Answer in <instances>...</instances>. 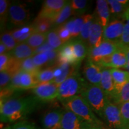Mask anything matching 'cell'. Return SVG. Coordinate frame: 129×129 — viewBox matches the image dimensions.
Returning a JSON list of instances; mask_svg holds the SVG:
<instances>
[{
  "label": "cell",
  "instance_id": "obj_1",
  "mask_svg": "<svg viewBox=\"0 0 129 129\" xmlns=\"http://www.w3.org/2000/svg\"><path fill=\"white\" fill-rule=\"evenodd\" d=\"M43 102L34 96L13 97L1 99L0 117L3 122H15L23 121L40 107Z\"/></svg>",
  "mask_w": 129,
  "mask_h": 129
},
{
  "label": "cell",
  "instance_id": "obj_2",
  "mask_svg": "<svg viewBox=\"0 0 129 129\" xmlns=\"http://www.w3.org/2000/svg\"><path fill=\"white\" fill-rule=\"evenodd\" d=\"M65 109L73 112L94 129H102L103 122L96 117L87 102L81 95L61 102Z\"/></svg>",
  "mask_w": 129,
  "mask_h": 129
},
{
  "label": "cell",
  "instance_id": "obj_3",
  "mask_svg": "<svg viewBox=\"0 0 129 129\" xmlns=\"http://www.w3.org/2000/svg\"><path fill=\"white\" fill-rule=\"evenodd\" d=\"M96 113L102 118L104 107L107 102V96L100 85L87 83L80 94Z\"/></svg>",
  "mask_w": 129,
  "mask_h": 129
},
{
  "label": "cell",
  "instance_id": "obj_4",
  "mask_svg": "<svg viewBox=\"0 0 129 129\" xmlns=\"http://www.w3.org/2000/svg\"><path fill=\"white\" fill-rule=\"evenodd\" d=\"M87 83L80 73L75 72L59 85L57 99L62 102L80 95Z\"/></svg>",
  "mask_w": 129,
  "mask_h": 129
},
{
  "label": "cell",
  "instance_id": "obj_5",
  "mask_svg": "<svg viewBox=\"0 0 129 129\" xmlns=\"http://www.w3.org/2000/svg\"><path fill=\"white\" fill-rule=\"evenodd\" d=\"M30 18L29 9L25 3H11L9 9V22L18 27L27 25Z\"/></svg>",
  "mask_w": 129,
  "mask_h": 129
},
{
  "label": "cell",
  "instance_id": "obj_6",
  "mask_svg": "<svg viewBox=\"0 0 129 129\" xmlns=\"http://www.w3.org/2000/svg\"><path fill=\"white\" fill-rule=\"evenodd\" d=\"M39 83L35 75L20 70L13 75L7 88L14 92L19 90L33 89Z\"/></svg>",
  "mask_w": 129,
  "mask_h": 129
},
{
  "label": "cell",
  "instance_id": "obj_7",
  "mask_svg": "<svg viewBox=\"0 0 129 129\" xmlns=\"http://www.w3.org/2000/svg\"><path fill=\"white\" fill-rule=\"evenodd\" d=\"M120 48L119 43L104 40L100 46L88 49V58L96 63L99 64L101 60L112 55Z\"/></svg>",
  "mask_w": 129,
  "mask_h": 129
},
{
  "label": "cell",
  "instance_id": "obj_8",
  "mask_svg": "<svg viewBox=\"0 0 129 129\" xmlns=\"http://www.w3.org/2000/svg\"><path fill=\"white\" fill-rule=\"evenodd\" d=\"M102 118L109 128L122 129L121 115L119 105L109 99L104 107Z\"/></svg>",
  "mask_w": 129,
  "mask_h": 129
},
{
  "label": "cell",
  "instance_id": "obj_9",
  "mask_svg": "<svg viewBox=\"0 0 129 129\" xmlns=\"http://www.w3.org/2000/svg\"><path fill=\"white\" fill-rule=\"evenodd\" d=\"M32 92L42 102H50L58 98L59 85L53 82L40 84L32 89Z\"/></svg>",
  "mask_w": 129,
  "mask_h": 129
},
{
  "label": "cell",
  "instance_id": "obj_10",
  "mask_svg": "<svg viewBox=\"0 0 129 129\" xmlns=\"http://www.w3.org/2000/svg\"><path fill=\"white\" fill-rule=\"evenodd\" d=\"M68 1L46 0L43 3L41 10L36 18L51 20L62 10Z\"/></svg>",
  "mask_w": 129,
  "mask_h": 129
},
{
  "label": "cell",
  "instance_id": "obj_11",
  "mask_svg": "<svg viewBox=\"0 0 129 129\" xmlns=\"http://www.w3.org/2000/svg\"><path fill=\"white\" fill-rule=\"evenodd\" d=\"M62 129H94L73 112L65 109L62 119Z\"/></svg>",
  "mask_w": 129,
  "mask_h": 129
},
{
  "label": "cell",
  "instance_id": "obj_12",
  "mask_svg": "<svg viewBox=\"0 0 129 129\" xmlns=\"http://www.w3.org/2000/svg\"><path fill=\"white\" fill-rule=\"evenodd\" d=\"M124 20L114 19L104 29V40L119 43L125 25Z\"/></svg>",
  "mask_w": 129,
  "mask_h": 129
},
{
  "label": "cell",
  "instance_id": "obj_13",
  "mask_svg": "<svg viewBox=\"0 0 129 129\" xmlns=\"http://www.w3.org/2000/svg\"><path fill=\"white\" fill-rule=\"evenodd\" d=\"M102 68L101 65L96 63L89 58H87L84 67L83 74L85 78L89 84L100 85Z\"/></svg>",
  "mask_w": 129,
  "mask_h": 129
},
{
  "label": "cell",
  "instance_id": "obj_14",
  "mask_svg": "<svg viewBox=\"0 0 129 129\" xmlns=\"http://www.w3.org/2000/svg\"><path fill=\"white\" fill-rule=\"evenodd\" d=\"M63 110L53 109L45 113L41 118V123L44 129H62V119Z\"/></svg>",
  "mask_w": 129,
  "mask_h": 129
},
{
  "label": "cell",
  "instance_id": "obj_15",
  "mask_svg": "<svg viewBox=\"0 0 129 129\" xmlns=\"http://www.w3.org/2000/svg\"><path fill=\"white\" fill-rule=\"evenodd\" d=\"M127 64V57L124 51L121 47L114 54L105 58L101 60L99 64L102 67L109 68H124Z\"/></svg>",
  "mask_w": 129,
  "mask_h": 129
},
{
  "label": "cell",
  "instance_id": "obj_16",
  "mask_svg": "<svg viewBox=\"0 0 129 129\" xmlns=\"http://www.w3.org/2000/svg\"><path fill=\"white\" fill-rule=\"evenodd\" d=\"M100 86L107 96L108 99L112 101L115 96V85L111 72V68H102V78Z\"/></svg>",
  "mask_w": 129,
  "mask_h": 129
},
{
  "label": "cell",
  "instance_id": "obj_17",
  "mask_svg": "<svg viewBox=\"0 0 129 129\" xmlns=\"http://www.w3.org/2000/svg\"><path fill=\"white\" fill-rule=\"evenodd\" d=\"M56 63H68L79 67L74 55L71 41L64 43L58 50L57 61Z\"/></svg>",
  "mask_w": 129,
  "mask_h": 129
},
{
  "label": "cell",
  "instance_id": "obj_18",
  "mask_svg": "<svg viewBox=\"0 0 129 129\" xmlns=\"http://www.w3.org/2000/svg\"><path fill=\"white\" fill-rule=\"evenodd\" d=\"M104 27L95 18L90 30L87 43L88 49L95 48L100 46L104 41Z\"/></svg>",
  "mask_w": 129,
  "mask_h": 129
},
{
  "label": "cell",
  "instance_id": "obj_19",
  "mask_svg": "<svg viewBox=\"0 0 129 129\" xmlns=\"http://www.w3.org/2000/svg\"><path fill=\"white\" fill-rule=\"evenodd\" d=\"M78 67L68 63H56L55 64V78L53 83L59 85L66 79L78 71Z\"/></svg>",
  "mask_w": 129,
  "mask_h": 129
},
{
  "label": "cell",
  "instance_id": "obj_20",
  "mask_svg": "<svg viewBox=\"0 0 129 129\" xmlns=\"http://www.w3.org/2000/svg\"><path fill=\"white\" fill-rule=\"evenodd\" d=\"M96 19L100 22L104 28L110 22L111 10L108 1L98 0L96 1Z\"/></svg>",
  "mask_w": 129,
  "mask_h": 129
},
{
  "label": "cell",
  "instance_id": "obj_21",
  "mask_svg": "<svg viewBox=\"0 0 129 129\" xmlns=\"http://www.w3.org/2000/svg\"><path fill=\"white\" fill-rule=\"evenodd\" d=\"M111 72L114 80L115 91V96L111 101L112 102L121 90L124 85L129 81V72L126 70L115 68H111Z\"/></svg>",
  "mask_w": 129,
  "mask_h": 129
},
{
  "label": "cell",
  "instance_id": "obj_22",
  "mask_svg": "<svg viewBox=\"0 0 129 129\" xmlns=\"http://www.w3.org/2000/svg\"><path fill=\"white\" fill-rule=\"evenodd\" d=\"M35 50L26 43L19 44L10 53L16 60L22 61L35 55Z\"/></svg>",
  "mask_w": 129,
  "mask_h": 129
},
{
  "label": "cell",
  "instance_id": "obj_23",
  "mask_svg": "<svg viewBox=\"0 0 129 129\" xmlns=\"http://www.w3.org/2000/svg\"><path fill=\"white\" fill-rule=\"evenodd\" d=\"M71 43L77 62L80 65L82 61L88 56V46L79 38L71 40Z\"/></svg>",
  "mask_w": 129,
  "mask_h": 129
},
{
  "label": "cell",
  "instance_id": "obj_24",
  "mask_svg": "<svg viewBox=\"0 0 129 129\" xmlns=\"http://www.w3.org/2000/svg\"><path fill=\"white\" fill-rule=\"evenodd\" d=\"M34 32L35 31L32 24L18 27L12 30L13 36L18 44L25 43Z\"/></svg>",
  "mask_w": 129,
  "mask_h": 129
},
{
  "label": "cell",
  "instance_id": "obj_25",
  "mask_svg": "<svg viewBox=\"0 0 129 129\" xmlns=\"http://www.w3.org/2000/svg\"><path fill=\"white\" fill-rule=\"evenodd\" d=\"M84 22L83 17H74L63 23L64 26L70 32L71 37L76 38L80 36Z\"/></svg>",
  "mask_w": 129,
  "mask_h": 129
},
{
  "label": "cell",
  "instance_id": "obj_26",
  "mask_svg": "<svg viewBox=\"0 0 129 129\" xmlns=\"http://www.w3.org/2000/svg\"><path fill=\"white\" fill-rule=\"evenodd\" d=\"M72 15H73V12L71 6V3L70 1H68L62 10L50 20L51 21L53 26L58 27L65 23L66 20Z\"/></svg>",
  "mask_w": 129,
  "mask_h": 129
},
{
  "label": "cell",
  "instance_id": "obj_27",
  "mask_svg": "<svg viewBox=\"0 0 129 129\" xmlns=\"http://www.w3.org/2000/svg\"><path fill=\"white\" fill-rule=\"evenodd\" d=\"M83 17L84 22L83 26H82L80 35L78 37V38L81 40V41H83L84 43H86L87 44L90 30L95 20V17L93 15L89 14L83 15Z\"/></svg>",
  "mask_w": 129,
  "mask_h": 129
},
{
  "label": "cell",
  "instance_id": "obj_28",
  "mask_svg": "<svg viewBox=\"0 0 129 129\" xmlns=\"http://www.w3.org/2000/svg\"><path fill=\"white\" fill-rule=\"evenodd\" d=\"M36 77L39 84L53 82L55 78V65L41 69Z\"/></svg>",
  "mask_w": 129,
  "mask_h": 129
},
{
  "label": "cell",
  "instance_id": "obj_29",
  "mask_svg": "<svg viewBox=\"0 0 129 129\" xmlns=\"http://www.w3.org/2000/svg\"><path fill=\"white\" fill-rule=\"evenodd\" d=\"M109 7H110L111 14H112L115 19H119L122 18L123 19V16L125 11L128 7V5H124L119 3L118 0H108V1Z\"/></svg>",
  "mask_w": 129,
  "mask_h": 129
},
{
  "label": "cell",
  "instance_id": "obj_30",
  "mask_svg": "<svg viewBox=\"0 0 129 129\" xmlns=\"http://www.w3.org/2000/svg\"><path fill=\"white\" fill-rule=\"evenodd\" d=\"M47 41V35L46 34L34 32L25 42L34 50H36L40 46L44 44Z\"/></svg>",
  "mask_w": 129,
  "mask_h": 129
},
{
  "label": "cell",
  "instance_id": "obj_31",
  "mask_svg": "<svg viewBox=\"0 0 129 129\" xmlns=\"http://www.w3.org/2000/svg\"><path fill=\"white\" fill-rule=\"evenodd\" d=\"M35 32L41 34H46L50 30L51 27L53 25L49 19H35L33 23Z\"/></svg>",
  "mask_w": 129,
  "mask_h": 129
},
{
  "label": "cell",
  "instance_id": "obj_32",
  "mask_svg": "<svg viewBox=\"0 0 129 129\" xmlns=\"http://www.w3.org/2000/svg\"><path fill=\"white\" fill-rule=\"evenodd\" d=\"M32 57L20 61V70L29 72V73L36 76L37 74L41 71V69L37 67L36 64H35V63L34 62Z\"/></svg>",
  "mask_w": 129,
  "mask_h": 129
},
{
  "label": "cell",
  "instance_id": "obj_33",
  "mask_svg": "<svg viewBox=\"0 0 129 129\" xmlns=\"http://www.w3.org/2000/svg\"><path fill=\"white\" fill-rule=\"evenodd\" d=\"M11 3L7 0L0 1V22L1 28H4L7 22H9V9Z\"/></svg>",
  "mask_w": 129,
  "mask_h": 129
},
{
  "label": "cell",
  "instance_id": "obj_34",
  "mask_svg": "<svg viewBox=\"0 0 129 129\" xmlns=\"http://www.w3.org/2000/svg\"><path fill=\"white\" fill-rule=\"evenodd\" d=\"M46 42L50 45V46H51L54 49L59 50L60 47L63 44L57 34L56 28H54L53 29L49 30L46 34Z\"/></svg>",
  "mask_w": 129,
  "mask_h": 129
},
{
  "label": "cell",
  "instance_id": "obj_35",
  "mask_svg": "<svg viewBox=\"0 0 129 129\" xmlns=\"http://www.w3.org/2000/svg\"><path fill=\"white\" fill-rule=\"evenodd\" d=\"M1 43L4 44L7 47L8 51H12L19 44L16 42L13 36L12 31H4L1 35Z\"/></svg>",
  "mask_w": 129,
  "mask_h": 129
},
{
  "label": "cell",
  "instance_id": "obj_36",
  "mask_svg": "<svg viewBox=\"0 0 129 129\" xmlns=\"http://www.w3.org/2000/svg\"><path fill=\"white\" fill-rule=\"evenodd\" d=\"M73 15L83 14L87 8L88 1L86 0H72L70 1Z\"/></svg>",
  "mask_w": 129,
  "mask_h": 129
},
{
  "label": "cell",
  "instance_id": "obj_37",
  "mask_svg": "<svg viewBox=\"0 0 129 129\" xmlns=\"http://www.w3.org/2000/svg\"><path fill=\"white\" fill-rule=\"evenodd\" d=\"M129 101V81L124 85L121 90L112 102L117 105H120Z\"/></svg>",
  "mask_w": 129,
  "mask_h": 129
},
{
  "label": "cell",
  "instance_id": "obj_38",
  "mask_svg": "<svg viewBox=\"0 0 129 129\" xmlns=\"http://www.w3.org/2000/svg\"><path fill=\"white\" fill-rule=\"evenodd\" d=\"M15 74V72L12 71V70H10V69H7V70L0 72V88H1V90H4L9 86L13 77Z\"/></svg>",
  "mask_w": 129,
  "mask_h": 129
},
{
  "label": "cell",
  "instance_id": "obj_39",
  "mask_svg": "<svg viewBox=\"0 0 129 129\" xmlns=\"http://www.w3.org/2000/svg\"><path fill=\"white\" fill-rule=\"evenodd\" d=\"M118 105L121 115L122 129H129V101Z\"/></svg>",
  "mask_w": 129,
  "mask_h": 129
},
{
  "label": "cell",
  "instance_id": "obj_40",
  "mask_svg": "<svg viewBox=\"0 0 129 129\" xmlns=\"http://www.w3.org/2000/svg\"><path fill=\"white\" fill-rule=\"evenodd\" d=\"M14 58L12 57L10 52L0 55V71L7 70L12 65Z\"/></svg>",
  "mask_w": 129,
  "mask_h": 129
},
{
  "label": "cell",
  "instance_id": "obj_41",
  "mask_svg": "<svg viewBox=\"0 0 129 129\" xmlns=\"http://www.w3.org/2000/svg\"><path fill=\"white\" fill-rule=\"evenodd\" d=\"M56 29L59 38H60L61 41H62L63 44H64V43L69 41L72 38L70 32L64 26L63 24L59 26L56 28Z\"/></svg>",
  "mask_w": 129,
  "mask_h": 129
},
{
  "label": "cell",
  "instance_id": "obj_42",
  "mask_svg": "<svg viewBox=\"0 0 129 129\" xmlns=\"http://www.w3.org/2000/svg\"><path fill=\"white\" fill-rule=\"evenodd\" d=\"M4 129H40L32 122L26 121L15 122L12 125H9Z\"/></svg>",
  "mask_w": 129,
  "mask_h": 129
},
{
  "label": "cell",
  "instance_id": "obj_43",
  "mask_svg": "<svg viewBox=\"0 0 129 129\" xmlns=\"http://www.w3.org/2000/svg\"><path fill=\"white\" fill-rule=\"evenodd\" d=\"M119 44L121 46H129V24L125 23Z\"/></svg>",
  "mask_w": 129,
  "mask_h": 129
},
{
  "label": "cell",
  "instance_id": "obj_44",
  "mask_svg": "<svg viewBox=\"0 0 129 129\" xmlns=\"http://www.w3.org/2000/svg\"><path fill=\"white\" fill-rule=\"evenodd\" d=\"M123 50L124 51L127 57V64L125 66V69H126L127 71L129 72V46H120Z\"/></svg>",
  "mask_w": 129,
  "mask_h": 129
},
{
  "label": "cell",
  "instance_id": "obj_45",
  "mask_svg": "<svg viewBox=\"0 0 129 129\" xmlns=\"http://www.w3.org/2000/svg\"><path fill=\"white\" fill-rule=\"evenodd\" d=\"M9 53L7 47L2 43H0V55Z\"/></svg>",
  "mask_w": 129,
  "mask_h": 129
},
{
  "label": "cell",
  "instance_id": "obj_46",
  "mask_svg": "<svg viewBox=\"0 0 129 129\" xmlns=\"http://www.w3.org/2000/svg\"><path fill=\"white\" fill-rule=\"evenodd\" d=\"M123 20H125L126 21V23L129 24V6L125 11L124 14Z\"/></svg>",
  "mask_w": 129,
  "mask_h": 129
},
{
  "label": "cell",
  "instance_id": "obj_47",
  "mask_svg": "<svg viewBox=\"0 0 129 129\" xmlns=\"http://www.w3.org/2000/svg\"><path fill=\"white\" fill-rule=\"evenodd\" d=\"M102 129H105V128H102Z\"/></svg>",
  "mask_w": 129,
  "mask_h": 129
}]
</instances>
